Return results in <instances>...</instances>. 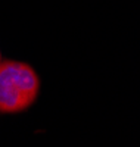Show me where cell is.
Masks as SVG:
<instances>
[{"instance_id": "6da1fadb", "label": "cell", "mask_w": 140, "mask_h": 147, "mask_svg": "<svg viewBox=\"0 0 140 147\" xmlns=\"http://www.w3.org/2000/svg\"><path fill=\"white\" fill-rule=\"evenodd\" d=\"M40 78L25 62L5 60L0 63V112L18 113L27 110L39 96Z\"/></svg>"}, {"instance_id": "7a4b0ae2", "label": "cell", "mask_w": 140, "mask_h": 147, "mask_svg": "<svg viewBox=\"0 0 140 147\" xmlns=\"http://www.w3.org/2000/svg\"><path fill=\"white\" fill-rule=\"evenodd\" d=\"M0 63H2V55H0Z\"/></svg>"}]
</instances>
